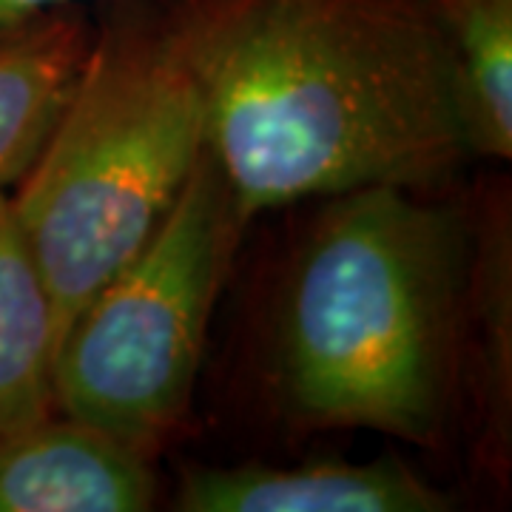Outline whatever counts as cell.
I'll return each mask as SVG.
<instances>
[{
    "mask_svg": "<svg viewBox=\"0 0 512 512\" xmlns=\"http://www.w3.org/2000/svg\"><path fill=\"white\" fill-rule=\"evenodd\" d=\"M208 154L254 222L370 185L444 191L476 160L427 0H185Z\"/></svg>",
    "mask_w": 512,
    "mask_h": 512,
    "instance_id": "6da1fadb",
    "label": "cell"
},
{
    "mask_svg": "<svg viewBox=\"0 0 512 512\" xmlns=\"http://www.w3.org/2000/svg\"><path fill=\"white\" fill-rule=\"evenodd\" d=\"M319 202L276 305L279 402L302 430L439 450L467 413L470 197L370 185Z\"/></svg>",
    "mask_w": 512,
    "mask_h": 512,
    "instance_id": "7a4b0ae2",
    "label": "cell"
},
{
    "mask_svg": "<svg viewBox=\"0 0 512 512\" xmlns=\"http://www.w3.org/2000/svg\"><path fill=\"white\" fill-rule=\"evenodd\" d=\"M92 43L35 163L9 191L57 328L160 228L208 148L185 0H100Z\"/></svg>",
    "mask_w": 512,
    "mask_h": 512,
    "instance_id": "3957f363",
    "label": "cell"
},
{
    "mask_svg": "<svg viewBox=\"0 0 512 512\" xmlns=\"http://www.w3.org/2000/svg\"><path fill=\"white\" fill-rule=\"evenodd\" d=\"M248 225L205 148L160 228L60 333L57 410L157 461L191 413L211 316Z\"/></svg>",
    "mask_w": 512,
    "mask_h": 512,
    "instance_id": "277c9868",
    "label": "cell"
},
{
    "mask_svg": "<svg viewBox=\"0 0 512 512\" xmlns=\"http://www.w3.org/2000/svg\"><path fill=\"white\" fill-rule=\"evenodd\" d=\"M154 461L89 421L49 410L0 433V512H146Z\"/></svg>",
    "mask_w": 512,
    "mask_h": 512,
    "instance_id": "5b68a950",
    "label": "cell"
},
{
    "mask_svg": "<svg viewBox=\"0 0 512 512\" xmlns=\"http://www.w3.org/2000/svg\"><path fill=\"white\" fill-rule=\"evenodd\" d=\"M171 501L180 512H447L458 504L399 456L188 467Z\"/></svg>",
    "mask_w": 512,
    "mask_h": 512,
    "instance_id": "8992f818",
    "label": "cell"
},
{
    "mask_svg": "<svg viewBox=\"0 0 512 512\" xmlns=\"http://www.w3.org/2000/svg\"><path fill=\"white\" fill-rule=\"evenodd\" d=\"M473 254L467 285V413L473 461L498 490L512 481V202L507 180L470 197Z\"/></svg>",
    "mask_w": 512,
    "mask_h": 512,
    "instance_id": "52a82bcc",
    "label": "cell"
},
{
    "mask_svg": "<svg viewBox=\"0 0 512 512\" xmlns=\"http://www.w3.org/2000/svg\"><path fill=\"white\" fill-rule=\"evenodd\" d=\"M86 3L57 6L0 37V191H12L46 143L86 49Z\"/></svg>",
    "mask_w": 512,
    "mask_h": 512,
    "instance_id": "ba28073f",
    "label": "cell"
},
{
    "mask_svg": "<svg viewBox=\"0 0 512 512\" xmlns=\"http://www.w3.org/2000/svg\"><path fill=\"white\" fill-rule=\"evenodd\" d=\"M55 302L0 191V433L55 410Z\"/></svg>",
    "mask_w": 512,
    "mask_h": 512,
    "instance_id": "9c48e42d",
    "label": "cell"
},
{
    "mask_svg": "<svg viewBox=\"0 0 512 512\" xmlns=\"http://www.w3.org/2000/svg\"><path fill=\"white\" fill-rule=\"evenodd\" d=\"M453 43L476 160H512V0H427Z\"/></svg>",
    "mask_w": 512,
    "mask_h": 512,
    "instance_id": "30bf717a",
    "label": "cell"
},
{
    "mask_svg": "<svg viewBox=\"0 0 512 512\" xmlns=\"http://www.w3.org/2000/svg\"><path fill=\"white\" fill-rule=\"evenodd\" d=\"M69 3H86V0H0V37Z\"/></svg>",
    "mask_w": 512,
    "mask_h": 512,
    "instance_id": "8fae6325",
    "label": "cell"
}]
</instances>
